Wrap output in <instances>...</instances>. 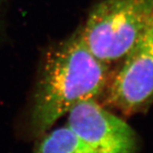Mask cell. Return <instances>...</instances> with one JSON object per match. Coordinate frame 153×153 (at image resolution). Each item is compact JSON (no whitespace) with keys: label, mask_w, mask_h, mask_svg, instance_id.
I'll list each match as a JSON object with an SVG mask.
<instances>
[{"label":"cell","mask_w":153,"mask_h":153,"mask_svg":"<svg viewBox=\"0 0 153 153\" xmlns=\"http://www.w3.org/2000/svg\"><path fill=\"white\" fill-rule=\"evenodd\" d=\"M153 101V42L140 40L124 57L123 64L110 85L105 102L123 114L133 115Z\"/></svg>","instance_id":"obj_4"},{"label":"cell","mask_w":153,"mask_h":153,"mask_svg":"<svg viewBox=\"0 0 153 153\" xmlns=\"http://www.w3.org/2000/svg\"><path fill=\"white\" fill-rule=\"evenodd\" d=\"M1 1H2V0H0V2H1Z\"/></svg>","instance_id":"obj_7"},{"label":"cell","mask_w":153,"mask_h":153,"mask_svg":"<svg viewBox=\"0 0 153 153\" xmlns=\"http://www.w3.org/2000/svg\"><path fill=\"white\" fill-rule=\"evenodd\" d=\"M153 15V0H102L81 33L96 58L109 65L123 59L142 38Z\"/></svg>","instance_id":"obj_2"},{"label":"cell","mask_w":153,"mask_h":153,"mask_svg":"<svg viewBox=\"0 0 153 153\" xmlns=\"http://www.w3.org/2000/svg\"><path fill=\"white\" fill-rule=\"evenodd\" d=\"M141 38L146 39V40H150V41H152L153 42V15L152 16L151 21H150V23L148 25L147 28H146V32H145Z\"/></svg>","instance_id":"obj_6"},{"label":"cell","mask_w":153,"mask_h":153,"mask_svg":"<svg viewBox=\"0 0 153 153\" xmlns=\"http://www.w3.org/2000/svg\"><path fill=\"white\" fill-rule=\"evenodd\" d=\"M33 153H91L67 126L57 128L41 136Z\"/></svg>","instance_id":"obj_5"},{"label":"cell","mask_w":153,"mask_h":153,"mask_svg":"<svg viewBox=\"0 0 153 153\" xmlns=\"http://www.w3.org/2000/svg\"><path fill=\"white\" fill-rule=\"evenodd\" d=\"M108 65L92 54L81 29L46 52L33 96L29 133L39 138L78 102L103 93Z\"/></svg>","instance_id":"obj_1"},{"label":"cell","mask_w":153,"mask_h":153,"mask_svg":"<svg viewBox=\"0 0 153 153\" xmlns=\"http://www.w3.org/2000/svg\"><path fill=\"white\" fill-rule=\"evenodd\" d=\"M66 126L91 153H134L136 137L126 122L95 99L82 100L68 111Z\"/></svg>","instance_id":"obj_3"}]
</instances>
